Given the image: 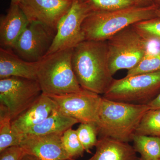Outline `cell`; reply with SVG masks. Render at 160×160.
Returning a JSON list of instances; mask_svg holds the SVG:
<instances>
[{"instance_id": "26", "label": "cell", "mask_w": 160, "mask_h": 160, "mask_svg": "<svg viewBox=\"0 0 160 160\" xmlns=\"http://www.w3.org/2000/svg\"><path fill=\"white\" fill-rule=\"evenodd\" d=\"M26 153L21 146H12L0 152V160H21Z\"/></svg>"}, {"instance_id": "9", "label": "cell", "mask_w": 160, "mask_h": 160, "mask_svg": "<svg viewBox=\"0 0 160 160\" xmlns=\"http://www.w3.org/2000/svg\"><path fill=\"white\" fill-rule=\"evenodd\" d=\"M54 101L58 109L65 115L77 120L79 123L97 125L102 96L89 90L60 95H48Z\"/></svg>"}, {"instance_id": "13", "label": "cell", "mask_w": 160, "mask_h": 160, "mask_svg": "<svg viewBox=\"0 0 160 160\" xmlns=\"http://www.w3.org/2000/svg\"><path fill=\"white\" fill-rule=\"evenodd\" d=\"M58 108L54 101L49 96L42 93L31 106L12 120V129L21 137L46 119Z\"/></svg>"}, {"instance_id": "25", "label": "cell", "mask_w": 160, "mask_h": 160, "mask_svg": "<svg viewBox=\"0 0 160 160\" xmlns=\"http://www.w3.org/2000/svg\"><path fill=\"white\" fill-rule=\"evenodd\" d=\"M78 137L85 151L89 150L97 144V126L93 123H81L76 130Z\"/></svg>"}, {"instance_id": "15", "label": "cell", "mask_w": 160, "mask_h": 160, "mask_svg": "<svg viewBox=\"0 0 160 160\" xmlns=\"http://www.w3.org/2000/svg\"><path fill=\"white\" fill-rule=\"evenodd\" d=\"M38 63L27 62L12 49L0 48V79L16 77L37 80Z\"/></svg>"}, {"instance_id": "20", "label": "cell", "mask_w": 160, "mask_h": 160, "mask_svg": "<svg viewBox=\"0 0 160 160\" xmlns=\"http://www.w3.org/2000/svg\"><path fill=\"white\" fill-rule=\"evenodd\" d=\"M134 134L160 137V109L146 112Z\"/></svg>"}, {"instance_id": "27", "label": "cell", "mask_w": 160, "mask_h": 160, "mask_svg": "<svg viewBox=\"0 0 160 160\" xmlns=\"http://www.w3.org/2000/svg\"><path fill=\"white\" fill-rule=\"evenodd\" d=\"M147 105L149 106L150 109H160V92Z\"/></svg>"}, {"instance_id": "34", "label": "cell", "mask_w": 160, "mask_h": 160, "mask_svg": "<svg viewBox=\"0 0 160 160\" xmlns=\"http://www.w3.org/2000/svg\"><path fill=\"white\" fill-rule=\"evenodd\" d=\"M160 160V159H157V160Z\"/></svg>"}, {"instance_id": "28", "label": "cell", "mask_w": 160, "mask_h": 160, "mask_svg": "<svg viewBox=\"0 0 160 160\" xmlns=\"http://www.w3.org/2000/svg\"><path fill=\"white\" fill-rule=\"evenodd\" d=\"M142 6H149L155 5L152 0H136Z\"/></svg>"}, {"instance_id": "1", "label": "cell", "mask_w": 160, "mask_h": 160, "mask_svg": "<svg viewBox=\"0 0 160 160\" xmlns=\"http://www.w3.org/2000/svg\"><path fill=\"white\" fill-rule=\"evenodd\" d=\"M72 64L83 89L103 95L114 79L109 69L107 41L80 43L72 50Z\"/></svg>"}, {"instance_id": "7", "label": "cell", "mask_w": 160, "mask_h": 160, "mask_svg": "<svg viewBox=\"0 0 160 160\" xmlns=\"http://www.w3.org/2000/svg\"><path fill=\"white\" fill-rule=\"evenodd\" d=\"M42 93L37 80L16 77L0 79V103L7 106L11 120L31 106Z\"/></svg>"}, {"instance_id": "32", "label": "cell", "mask_w": 160, "mask_h": 160, "mask_svg": "<svg viewBox=\"0 0 160 160\" xmlns=\"http://www.w3.org/2000/svg\"><path fill=\"white\" fill-rule=\"evenodd\" d=\"M22 0H11V3L19 4Z\"/></svg>"}, {"instance_id": "10", "label": "cell", "mask_w": 160, "mask_h": 160, "mask_svg": "<svg viewBox=\"0 0 160 160\" xmlns=\"http://www.w3.org/2000/svg\"><path fill=\"white\" fill-rule=\"evenodd\" d=\"M56 31L37 22H29L12 49L27 62H39L48 53Z\"/></svg>"}, {"instance_id": "14", "label": "cell", "mask_w": 160, "mask_h": 160, "mask_svg": "<svg viewBox=\"0 0 160 160\" xmlns=\"http://www.w3.org/2000/svg\"><path fill=\"white\" fill-rule=\"evenodd\" d=\"M29 22L18 4L11 3L7 14L0 20L1 48L12 49Z\"/></svg>"}, {"instance_id": "22", "label": "cell", "mask_w": 160, "mask_h": 160, "mask_svg": "<svg viewBox=\"0 0 160 160\" xmlns=\"http://www.w3.org/2000/svg\"><path fill=\"white\" fill-rule=\"evenodd\" d=\"M134 29L148 42H157L160 46V18H152L132 25Z\"/></svg>"}, {"instance_id": "12", "label": "cell", "mask_w": 160, "mask_h": 160, "mask_svg": "<svg viewBox=\"0 0 160 160\" xmlns=\"http://www.w3.org/2000/svg\"><path fill=\"white\" fill-rule=\"evenodd\" d=\"M63 133L23 135L21 136L19 146L26 153L34 155L40 160L70 158L63 146L62 141Z\"/></svg>"}, {"instance_id": "4", "label": "cell", "mask_w": 160, "mask_h": 160, "mask_svg": "<svg viewBox=\"0 0 160 160\" xmlns=\"http://www.w3.org/2000/svg\"><path fill=\"white\" fill-rule=\"evenodd\" d=\"M73 49L47 55L38 62L37 80L42 92L47 95H60L81 91L72 64Z\"/></svg>"}, {"instance_id": "17", "label": "cell", "mask_w": 160, "mask_h": 160, "mask_svg": "<svg viewBox=\"0 0 160 160\" xmlns=\"http://www.w3.org/2000/svg\"><path fill=\"white\" fill-rule=\"evenodd\" d=\"M78 123L77 120L63 114L58 108L42 122L33 126L22 135L63 133Z\"/></svg>"}, {"instance_id": "6", "label": "cell", "mask_w": 160, "mask_h": 160, "mask_svg": "<svg viewBox=\"0 0 160 160\" xmlns=\"http://www.w3.org/2000/svg\"><path fill=\"white\" fill-rule=\"evenodd\" d=\"M160 92V71L113 80L103 97L122 102L147 105Z\"/></svg>"}, {"instance_id": "19", "label": "cell", "mask_w": 160, "mask_h": 160, "mask_svg": "<svg viewBox=\"0 0 160 160\" xmlns=\"http://www.w3.org/2000/svg\"><path fill=\"white\" fill-rule=\"evenodd\" d=\"M7 106L0 103V152L12 146H19L21 137L15 132Z\"/></svg>"}, {"instance_id": "2", "label": "cell", "mask_w": 160, "mask_h": 160, "mask_svg": "<svg viewBox=\"0 0 160 160\" xmlns=\"http://www.w3.org/2000/svg\"><path fill=\"white\" fill-rule=\"evenodd\" d=\"M149 109L147 105L116 102L102 97L97 124L99 138L131 142L142 118Z\"/></svg>"}, {"instance_id": "30", "label": "cell", "mask_w": 160, "mask_h": 160, "mask_svg": "<svg viewBox=\"0 0 160 160\" xmlns=\"http://www.w3.org/2000/svg\"><path fill=\"white\" fill-rule=\"evenodd\" d=\"M156 12L157 16L160 18V6H158Z\"/></svg>"}, {"instance_id": "3", "label": "cell", "mask_w": 160, "mask_h": 160, "mask_svg": "<svg viewBox=\"0 0 160 160\" xmlns=\"http://www.w3.org/2000/svg\"><path fill=\"white\" fill-rule=\"evenodd\" d=\"M156 5L135 6L105 12H91L82 25L85 40L105 41L133 24L157 17Z\"/></svg>"}, {"instance_id": "5", "label": "cell", "mask_w": 160, "mask_h": 160, "mask_svg": "<svg viewBox=\"0 0 160 160\" xmlns=\"http://www.w3.org/2000/svg\"><path fill=\"white\" fill-rule=\"evenodd\" d=\"M149 42L132 25L107 40L108 61L112 76L122 69H132L148 53Z\"/></svg>"}, {"instance_id": "21", "label": "cell", "mask_w": 160, "mask_h": 160, "mask_svg": "<svg viewBox=\"0 0 160 160\" xmlns=\"http://www.w3.org/2000/svg\"><path fill=\"white\" fill-rule=\"evenodd\" d=\"M91 12H105L142 6L136 0H82Z\"/></svg>"}, {"instance_id": "23", "label": "cell", "mask_w": 160, "mask_h": 160, "mask_svg": "<svg viewBox=\"0 0 160 160\" xmlns=\"http://www.w3.org/2000/svg\"><path fill=\"white\" fill-rule=\"evenodd\" d=\"M128 71L126 77L160 71V50L148 52L137 66Z\"/></svg>"}, {"instance_id": "18", "label": "cell", "mask_w": 160, "mask_h": 160, "mask_svg": "<svg viewBox=\"0 0 160 160\" xmlns=\"http://www.w3.org/2000/svg\"><path fill=\"white\" fill-rule=\"evenodd\" d=\"M132 141L140 160L160 159V137L134 134Z\"/></svg>"}, {"instance_id": "24", "label": "cell", "mask_w": 160, "mask_h": 160, "mask_svg": "<svg viewBox=\"0 0 160 160\" xmlns=\"http://www.w3.org/2000/svg\"><path fill=\"white\" fill-rule=\"evenodd\" d=\"M62 141L63 147L69 158L73 159L83 156L85 150L76 130L72 128L66 130L63 133Z\"/></svg>"}, {"instance_id": "33", "label": "cell", "mask_w": 160, "mask_h": 160, "mask_svg": "<svg viewBox=\"0 0 160 160\" xmlns=\"http://www.w3.org/2000/svg\"><path fill=\"white\" fill-rule=\"evenodd\" d=\"M63 160H75L73 159L72 158H68V159H64Z\"/></svg>"}, {"instance_id": "8", "label": "cell", "mask_w": 160, "mask_h": 160, "mask_svg": "<svg viewBox=\"0 0 160 160\" xmlns=\"http://www.w3.org/2000/svg\"><path fill=\"white\" fill-rule=\"evenodd\" d=\"M91 12L82 0H73L70 9L58 24L54 39L46 55L61 50L73 49L85 41L82 25Z\"/></svg>"}, {"instance_id": "31", "label": "cell", "mask_w": 160, "mask_h": 160, "mask_svg": "<svg viewBox=\"0 0 160 160\" xmlns=\"http://www.w3.org/2000/svg\"><path fill=\"white\" fill-rule=\"evenodd\" d=\"M153 3L157 6H160V0H152Z\"/></svg>"}, {"instance_id": "11", "label": "cell", "mask_w": 160, "mask_h": 160, "mask_svg": "<svg viewBox=\"0 0 160 160\" xmlns=\"http://www.w3.org/2000/svg\"><path fill=\"white\" fill-rule=\"evenodd\" d=\"M73 0H22L18 4L29 22L42 23L56 32L58 24Z\"/></svg>"}, {"instance_id": "29", "label": "cell", "mask_w": 160, "mask_h": 160, "mask_svg": "<svg viewBox=\"0 0 160 160\" xmlns=\"http://www.w3.org/2000/svg\"><path fill=\"white\" fill-rule=\"evenodd\" d=\"M21 160H40L36 157L32 155L26 153Z\"/></svg>"}, {"instance_id": "16", "label": "cell", "mask_w": 160, "mask_h": 160, "mask_svg": "<svg viewBox=\"0 0 160 160\" xmlns=\"http://www.w3.org/2000/svg\"><path fill=\"white\" fill-rule=\"evenodd\" d=\"M95 154L88 160H140L128 142L108 138L98 139Z\"/></svg>"}]
</instances>
